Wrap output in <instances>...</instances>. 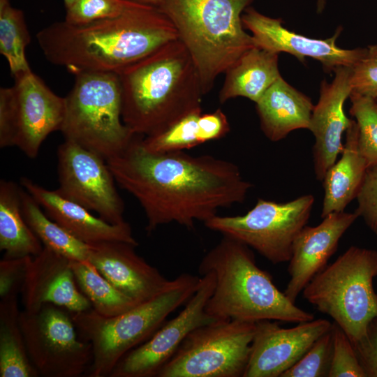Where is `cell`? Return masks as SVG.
Returning a JSON list of instances; mask_svg holds the SVG:
<instances>
[{
	"instance_id": "6da1fadb",
	"label": "cell",
	"mask_w": 377,
	"mask_h": 377,
	"mask_svg": "<svg viewBox=\"0 0 377 377\" xmlns=\"http://www.w3.org/2000/svg\"><path fill=\"white\" fill-rule=\"evenodd\" d=\"M136 135L120 154L107 160L116 182L144 209L146 230L176 223L188 230L222 208L244 202L252 184L234 163L184 151L153 153Z\"/></svg>"
},
{
	"instance_id": "7a4b0ae2",
	"label": "cell",
	"mask_w": 377,
	"mask_h": 377,
	"mask_svg": "<svg viewBox=\"0 0 377 377\" xmlns=\"http://www.w3.org/2000/svg\"><path fill=\"white\" fill-rule=\"evenodd\" d=\"M46 59L81 73H117L178 39L172 22L156 7L137 1L122 15L74 25L53 23L36 34Z\"/></svg>"
},
{
	"instance_id": "3957f363",
	"label": "cell",
	"mask_w": 377,
	"mask_h": 377,
	"mask_svg": "<svg viewBox=\"0 0 377 377\" xmlns=\"http://www.w3.org/2000/svg\"><path fill=\"white\" fill-rule=\"evenodd\" d=\"M116 73L122 121L135 134H158L184 117L202 111L199 75L179 38Z\"/></svg>"
},
{
	"instance_id": "277c9868",
	"label": "cell",
	"mask_w": 377,
	"mask_h": 377,
	"mask_svg": "<svg viewBox=\"0 0 377 377\" xmlns=\"http://www.w3.org/2000/svg\"><path fill=\"white\" fill-rule=\"evenodd\" d=\"M210 271L215 287L205 311L217 320L300 323L314 319L276 288L268 273L257 265L249 246L233 237L223 235L202 258L200 274Z\"/></svg>"
},
{
	"instance_id": "5b68a950",
	"label": "cell",
	"mask_w": 377,
	"mask_h": 377,
	"mask_svg": "<svg viewBox=\"0 0 377 377\" xmlns=\"http://www.w3.org/2000/svg\"><path fill=\"white\" fill-rule=\"evenodd\" d=\"M253 0H162L156 7L173 24L196 67L203 94L216 77L256 47L242 22Z\"/></svg>"
},
{
	"instance_id": "8992f818",
	"label": "cell",
	"mask_w": 377,
	"mask_h": 377,
	"mask_svg": "<svg viewBox=\"0 0 377 377\" xmlns=\"http://www.w3.org/2000/svg\"><path fill=\"white\" fill-rule=\"evenodd\" d=\"M200 279L182 274L158 295L114 316H101L92 308L70 312L80 337L91 346L92 361L86 375L110 376L126 353L150 338L172 311L191 298Z\"/></svg>"
},
{
	"instance_id": "52a82bcc",
	"label": "cell",
	"mask_w": 377,
	"mask_h": 377,
	"mask_svg": "<svg viewBox=\"0 0 377 377\" xmlns=\"http://www.w3.org/2000/svg\"><path fill=\"white\" fill-rule=\"evenodd\" d=\"M376 277L377 251L351 246L318 272L302 294L355 344L367 336L370 323L377 318Z\"/></svg>"
},
{
	"instance_id": "ba28073f",
	"label": "cell",
	"mask_w": 377,
	"mask_h": 377,
	"mask_svg": "<svg viewBox=\"0 0 377 377\" xmlns=\"http://www.w3.org/2000/svg\"><path fill=\"white\" fill-rule=\"evenodd\" d=\"M65 117L61 132L105 161L124 151L133 133L121 118V89L116 73L75 75L73 88L65 97Z\"/></svg>"
},
{
	"instance_id": "9c48e42d",
	"label": "cell",
	"mask_w": 377,
	"mask_h": 377,
	"mask_svg": "<svg viewBox=\"0 0 377 377\" xmlns=\"http://www.w3.org/2000/svg\"><path fill=\"white\" fill-rule=\"evenodd\" d=\"M256 323L217 320L193 330L157 377L243 376Z\"/></svg>"
},
{
	"instance_id": "30bf717a",
	"label": "cell",
	"mask_w": 377,
	"mask_h": 377,
	"mask_svg": "<svg viewBox=\"0 0 377 377\" xmlns=\"http://www.w3.org/2000/svg\"><path fill=\"white\" fill-rule=\"evenodd\" d=\"M311 194L286 202L259 198L244 215H216L205 222L209 230L233 237L273 264L289 262L293 242L309 219Z\"/></svg>"
},
{
	"instance_id": "8fae6325",
	"label": "cell",
	"mask_w": 377,
	"mask_h": 377,
	"mask_svg": "<svg viewBox=\"0 0 377 377\" xmlns=\"http://www.w3.org/2000/svg\"><path fill=\"white\" fill-rule=\"evenodd\" d=\"M20 325L29 357L40 376L86 374L92 361L91 346L80 337L68 311L53 304L34 311L24 309Z\"/></svg>"
},
{
	"instance_id": "7c38bea8",
	"label": "cell",
	"mask_w": 377,
	"mask_h": 377,
	"mask_svg": "<svg viewBox=\"0 0 377 377\" xmlns=\"http://www.w3.org/2000/svg\"><path fill=\"white\" fill-rule=\"evenodd\" d=\"M59 186L55 191L113 224L124 222V204L107 161L97 154L65 140L57 150Z\"/></svg>"
},
{
	"instance_id": "4fadbf2b",
	"label": "cell",
	"mask_w": 377,
	"mask_h": 377,
	"mask_svg": "<svg viewBox=\"0 0 377 377\" xmlns=\"http://www.w3.org/2000/svg\"><path fill=\"white\" fill-rule=\"evenodd\" d=\"M214 287L213 272L202 275L196 290L183 310L165 322L146 341L126 353L109 377L156 376L193 330L217 320L205 311Z\"/></svg>"
},
{
	"instance_id": "5bb4252c",
	"label": "cell",
	"mask_w": 377,
	"mask_h": 377,
	"mask_svg": "<svg viewBox=\"0 0 377 377\" xmlns=\"http://www.w3.org/2000/svg\"><path fill=\"white\" fill-rule=\"evenodd\" d=\"M245 29L249 30L255 45L264 50L279 54L286 52L304 62L306 57L320 61L324 71L331 73L340 67H353L362 57L366 48L343 49L336 41L341 29L326 39H316L298 34L282 25V20L260 13L247 7L242 15Z\"/></svg>"
},
{
	"instance_id": "9a60e30c",
	"label": "cell",
	"mask_w": 377,
	"mask_h": 377,
	"mask_svg": "<svg viewBox=\"0 0 377 377\" xmlns=\"http://www.w3.org/2000/svg\"><path fill=\"white\" fill-rule=\"evenodd\" d=\"M332 326L323 318L289 328L268 320L257 322L243 377H281Z\"/></svg>"
},
{
	"instance_id": "2e32d148",
	"label": "cell",
	"mask_w": 377,
	"mask_h": 377,
	"mask_svg": "<svg viewBox=\"0 0 377 377\" xmlns=\"http://www.w3.org/2000/svg\"><path fill=\"white\" fill-rule=\"evenodd\" d=\"M14 78V146L34 158L45 138L51 133L61 131L65 97L55 94L32 71Z\"/></svg>"
},
{
	"instance_id": "e0dca14e",
	"label": "cell",
	"mask_w": 377,
	"mask_h": 377,
	"mask_svg": "<svg viewBox=\"0 0 377 377\" xmlns=\"http://www.w3.org/2000/svg\"><path fill=\"white\" fill-rule=\"evenodd\" d=\"M20 293L24 309L29 311L46 304L71 313L92 308L76 283L70 260L44 246L39 254L29 257Z\"/></svg>"
},
{
	"instance_id": "ac0fdd59",
	"label": "cell",
	"mask_w": 377,
	"mask_h": 377,
	"mask_svg": "<svg viewBox=\"0 0 377 377\" xmlns=\"http://www.w3.org/2000/svg\"><path fill=\"white\" fill-rule=\"evenodd\" d=\"M333 80H323L320 98L312 111L309 129L315 137L313 147L316 177L323 181L327 170L337 161L343 149V133L352 119L344 112L343 105L352 92L351 67H340Z\"/></svg>"
},
{
	"instance_id": "d6986e66",
	"label": "cell",
	"mask_w": 377,
	"mask_h": 377,
	"mask_svg": "<svg viewBox=\"0 0 377 377\" xmlns=\"http://www.w3.org/2000/svg\"><path fill=\"white\" fill-rule=\"evenodd\" d=\"M125 242L89 244L88 261L117 289L138 304L161 294L171 284Z\"/></svg>"
},
{
	"instance_id": "ffe728a7",
	"label": "cell",
	"mask_w": 377,
	"mask_h": 377,
	"mask_svg": "<svg viewBox=\"0 0 377 377\" xmlns=\"http://www.w3.org/2000/svg\"><path fill=\"white\" fill-rule=\"evenodd\" d=\"M357 218L356 212H333L318 226H306L300 232L293 244L290 279L284 290L291 302L295 303L309 281L327 266L341 238Z\"/></svg>"
},
{
	"instance_id": "44dd1931",
	"label": "cell",
	"mask_w": 377,
	"mask_h": 377,
	"mask_svg": "<svg viewBox=\"0 0 377 377\" xmlns=\"http://www.w3.org/2000/svg\"><path fill=\"white\" fill-rule=\"evenodd\" d=\"M20 184L45 210V214L75 238L87 244L125 242L138 246L129 223L113 224L92 215L83 206L68 200L23 177Z\"/></svg>"
},
{
	"instance_id": "7402d4cb",
	"label": "cell",
	"mask_w": 377,
	"mask_h": 377,
	"mask_svg": "<svg viewBox=\"0 0 377 377\" xmlns=\"http://www.w3.org/2000/svg\"><path fill=\"white\" fill-rule=\"evenodd\" d=\"M260 128L272 142L284 139L290 133L309 129L314 108L310 98L281 77L256 103Z\"/></svg>"
},
{
	"instance_id": "603a6c76",
	"label": "cell",
	"mask_w": 377,
	"mask_h": 377,
	"mask_svg": "<svg viewBox=\"0 0 377 377\" xmlns=\"http://www.w3.org/2000/svg\"><path fill=\"white\" fill-rule=\"evenodd\" d=\"M341 157L326 172L323 179L324 197L321 217L343 212L357 198L368 169L358 146V127L352 119L347 128Z\"/></svg>"
},
{
	"instance_id": "cb8c5ba5",
	"label": "cell",
	"mask_w": 377,
	"mask_h": 377,
	"mask_svg": "<svg viewBox=\"0 0 377 377\" xmlns=\"http://www.w3.org/2000/svg\"><path fill=\"white\" fill-rule=\"evenodd\" d=\"M278 60V54L257 47L245 52L225 73L219 94L220 103L241 96L256 103L281 77Z\"/></svg>"
},
{
	"instance_id": "d4e9b609",
	"label": "cell",
	"mask_w": 377,
	"mask_h": 377,
	"mask_svg": "<svg viewBox=\"0 0 377 377\" xmlns=\"http://www.w3.org/2000/svg\"><path fill=\"white\" fill-rule=\"evenodd\" d=\"M21 187L0 181V249L4 259L36 256L43 245L27 223L21 207Z\"/></svg>"
},
{
	"instance_id": "484cf974",
	"label": "cell",
	"mask_w": 377,
	"mask_h": 377,
	"mask_svg": "<svg viewBox=\"0 0 377 377\" xmlns=\"http://www.w3.org/2000/svg\"><path fill=\"white\" fill-rule=\"evenodd\" d=\"M17 295H10L0 302V376L38 377L20 325Z\"/></svg>"
},
{
	"instance_id": "4316f807",
	"label": "cell",
	"mask_w": 377,
	"mask_h": 377,
	"mask_svg": "<svg viewBox=\"0 0 377 377\" xmlns=\"http://www.w3.org/2000/svg\"><path fill=\"white\" fill-rule=\"evenodd\" d=\"M21 207L24 218L44 247L70 260L88 261L89 244L79 240L52 220L40 205L21 187Z\"/></svg>"
},
{
	"instance_id": "83f0119b",
	"label": "cell",
	"mask_w": 377,
	"mask_h": 377,
	"mask_svg": "<svg viewBox=\"0 0 377 377\" xmlns=\"http://www.w3.org/2000/svg\"><path fill=\"white\" fill-rule=\"evenodd\" d=\"M70 263L80 290L100 315L114 316L138 304L117 289L89 261L70 260Z\"/></svg>"
},
{
	"instance_id": "f1b7e54d",
	"label": "cell",
	"mask_w": 377,
	"mask_h": 377,
	"mask_svg": "<svg viewBox=\"0 0 377 377\" xmlns=\"http://www.w3.org/2000/svg\"><path fill=\"white\" fill-rule=\"evenodd\" d=\"M30 35L23 12L0 0V53L6 59L14 77L31 71L26 57Z\"/></svg>"
},
{
	"instance_id": "f546056e",
	"label": "cell",
	"mask_w": 377,
	"mask_h": 377,
	"mask_svg": "<svg viewBox=\"0 0 377 377\" xmlns=\"http://www.w3.org/2000/svg\"><path fill=\"white\" fill-rule=\"evenodd\" d=\"M349 98V112L358 127V146L367 168L377 167V102L355 92Z\"/></svg>"
},
{
	"instance_id": "4dcf8cb0",
	"label": "cell",
	"mask_w": 377,
	"mask_h": 377,
	"mask_svg": "<svg viewBox=\"0 0 377 377\" xmlns=\"http://www.w3.org/2000/svg\"><path fill=\"white\" fill-rule=\"evenodd\" d=\"M202 111L192 112L163 131L143 137L142 143L145 149L153 153L183 151L200 145L198 120Z\"/></svg>"
},
{
	"instance_id": "1f68e13d",
	"label": "cell",
	"mask_w": 377,
	"mask_h": 377,
	"mask_svg": "<svg viewBox=\"0 0 377 377\" xmlns=\"http://www.w3.org/2000/svg\"><path fill=\"white\" fill-rule=\"evenodd\" d=\"M135 0H75L66 8L64 21L80 25L118 17L136 3Z\"/></svg>"
},
{
	"instance_id": "d6a6232c",
	"label": "cell",
	"mask_w": 377,
	"mask_h": 377,
	"mask_svg": "<svg viewBox=\"0 0 377 377\" xmlns=\"http://www.w3.org/2000/svg\"><path fill=\"white\" fill-rule=\"evenodd\" d=\"M333 343L332 328L319 337L306 353L281 377L327 376Z\"/></svg>"
},
{
	"instance_id": "836d02e7",
	"label": "cell",
	"mask_w": 377,
	"mask_h": 377,
	"mask_svg": "<svg viewBox=\"0 0 377 377\" xmlns=\"http://www.w3.org/2000/svg\"><path fill=\"white\" fill-rule=\"evenodd\" d=\"M333 343L327 376L367 377L355 349L344 331L332 324Z\"/></svg>"
},
{
	"instance_id": "e575fe53",
	"label": "cell",
	"mask_w": 377,
	"mask_h": 377,
	"mask_svg": "<svg viewBox=\"0 0 377 377\" xmlns=\"http://www.w3.org/2000/svg\"><path fill=\"white\" fill-rule=\"evenodd\" d=\"M352 91L377 102V45L366 48L362 57L352 67Z\"/></svg>"
},
{
	"instance_id": "d590c367",
	"label": "cell",
	"mask_w": 377,
	"mask_h": 377,
	"mask_svg": "<svg viewBox=\"0 0 377 377\" xmlns=\"http://www.w3.org/2000/svg\"><path fill=\"white\" fill-rule=\"evenodd\" d=\"M356 199L358 205L355 212L377 235V167L367 169Z\"/></svg>"
},
{
	"instance_id": "8d00e7d4",
	"label": "cell",
	"mask_w": 377,
	"mask_h": 377,
	"mask_svg": "<svg viewBox=\"0 0 377 377\" xmlns=\"http://www.w3.org/2000/svg\"><path fill=\"white\" fill-rule=\"evenodd\" d=\"M30 256L0 261V297L21 292Z\"/></svg>"
},
{
	"instance_id": "74e56055",
	"label": "cell",
	"mask_w": 377,
	"mask_h": 377,
	"mask_svg": "<svg viewBox=\"0 0 377 377\" xmlns=\"http://www.w3.org/2000/svg\"><path fill=\"white\" fill-rule=\"evenodd\" d=\"M198 130L201 145L226 136L230 131V124L227 116L219 108L213 112L199 116Z\"/></svg>"
},
{
	"instance_id": "f35d334b",
	"label": "cell",
	"mask_w": 377,
	"mask_h": 377,
	"mask_svg": "<svg viewBox=\"0 0 377 377\" xmlns=\"http://www.w3.org/2000/svg\"><path fill=\"white\" fill-rule=\"evenodd\" d=\"M353 345L367 377H377V318L370 323L367 336Z\"/></svg>"
},
{
	"instance_id": "ab89813d",
	"label": "cell",
	"mask_w": 377,
	"mask_h": 377,
	"mask_svg": "<svg viewBox=\"0 0 377 377\" xmlns=\"http://www.w3.org/2000/svg\"><path fill=\"white\" fill-rule=\"evenodd\" d=\"M13 92L11 87L0 89V147L14 146Z\"/></svg>"
},
{
	"instance_id": "60d3db41",
	"label": "cell",
	"mask_w": 377,
	"mask_h": 377,
	"mask_svg": "<svg viewBox=\"0 0 377 377\" xmlns=\"http://www.w3.org/2000/svg\"><path fill=\"white\" fill-rule=\"evenodd\" d=\"M138 2L158 7L161 3L162 0H135Z\"/></svg>"
},
{
	"instance_id": "b9f144b4",
	"label": "cell",
	"mask_w": 377,
	"mask_h": 377,
	"mask_svg": "<svg viewBox=\"0 0 377 377\" xmlns=\"http://www.w3.org/2000/svg\"><path fill=\"white\" fill-rule=\"evenodd\" d=\"M326 0H317L316 1V8H317V13H321L325 6Z\"/></svg>"
},
{
	"instance_id": "7bdbcfd3",
	"label": "cell",
	"mask_w": 377,
	"mask_h": 377,
	"mask_svg": "<svg viewBox=\"0 0 377 377\" xmlns=\"http://www.w3.org/2000/svg\"><path fill=\"white\" fill-rule=\"evenodd\" d=\"M75 0H64L65 8L70 6Z\"/></svg>"
}]
</instances>
